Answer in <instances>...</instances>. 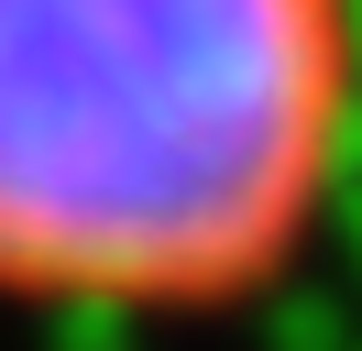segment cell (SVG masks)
Wrapping results in <instances>:
<instances>
[{
	"label": "cell",
	"instance_id": "6da1fadb",
	"mask_svg": "<svg viewBox=\"0 0 362 351\" xmlns=\"http://www.w3.org/2000/svg\"><path fill=\"white\" fill-rule=\"evenodd\" d=\"M351 110V0H0V307L198 318L274 285Z\"/></svg>",
	"mask_w": 362,
	"mask_h": 351
}]
</instances>
